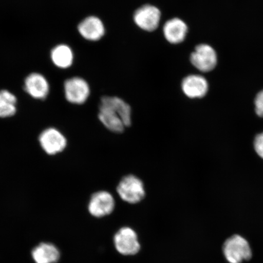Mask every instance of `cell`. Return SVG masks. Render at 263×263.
<instances>
[{
  "label": "cell",
  "mask_w": 263,
  "mask_h": 263,
  "mask_svg": "<svg viewBox=\"0 0 263 263\" xmlns=\"http://www.w3.org/2000/svg\"><path fill=\"white\" fill-rule=\"evenodd\" d=\"M98 119L111 133L121 134L132 124L131 107L119 97H103L99 106Z\"/></svg>",
  "instance_id": "6da1fadb"
},
{
  "label": "cell",
  "mask_w": 263,
  "mask_h": 263,
  "mask_svg": "<svg viewBox=\"0 0 263 263\" xmlns=\"http://www.w3.org/2000/svg\"><path fill=\"white\" fill-rule=\"evenodd\" d=\"M38 142L46 155L54 157L65 152L68 145L67 137L55 127H48L43 130L38 136Z\"/></svg>",
  "instance_id": "7a4b0ae2"
},
{
  "label": "cell",
  "mask_w": 263,
  "mask_h": 263,
  "mask_svg": "<svg viewBox=\"0 0 263 263\" xmlns=\"http://www.w3.org/2000/svg\"><path fill=\"white\" fill-rule=\"evenodd\" d=\"M117 192L121 200L129 204H137L146 196L143 181L133 174L123 177L118 184Z\"/></svg>",
  "instance_id": "3957f363"
},
{
  "label": "cell",
  "mask_w": 263,
  "mask_h": 263,
  "mask_svg": "<svg viewBox=\"0 0 263 263\" xmlns=\"http://www.w3.org/2000/svg\"><path fill=\"white\" fill-rule=\"evenodd\" d=\"M223 255L230 263H242L252 258L249 242L242 236L235 235L227 239L223 247Z\"/></svg>",
  "instance_id": "277c9868"
},
{
  "label": "cell",
  "mask_w": 263,
  "mask_h": 263,
  "mask_svg": "<svg viewBox=\"0 0 263 263\" xmlns=\"http://www.w3.org/2000/svg\"><path fill=\"white\" fill-rule=\"evenodd\" d=\"M114 243L117 251L124 256L136 255L141 250L137 232L129 227L118 230L114 236Z\"/></svg>",
  "instance_id": "5b68a950"
},
{
  "label": "cell",
  "mask_w": 263,
  "mask_h": 263,
  "mask_svg": "<svg viewBox=\"0 0 263 263\" xmlns=\"http://www.w3.org/2000/svg\"><path fill=\"white\" fill-rule=\"evenodd\" d=\"M115 208V200L111 194L107 191H99L92 195L88 203L90 215L102 218L112 213Z\"/></svg>",
  "instance_id": "8992f818"
},
{
  "label": "cell",
  "mask_w": 263,
  "mask_h": 263,
  "mask_svg": "<svg viewBox=\"0 0 263 263\" xmlns=\"http://www.w3.org/2000/svg\"><path fill=\"white\" fill-rule=\"evenodd\" d=\"M64 92L65 99L68 103L75 105L85 103L90 93L87 82L78 77L69 79L65 82Z\"/></svg>",
  "instance_id": "52a82bcc"
},
{
  "label": "cell",
  "mask_w": 263,
  "mask_h": 263,
  "mask_svg": "<svg viewBox=\"0 0 263 263\" xmlns=\"http://www.w3.org/2000/svg\"><path fill=\"white\" fill-rule=\"evenodd\" d=\"M161 20V12L156 6L145 5L141 6L135 12L134 21L143 30L153 32L159 27Z\"/></svg>",
  "instance_id": "ba28073f"
},
{
  "label": "cell",
  "mask_w": 263,
  "mask_h": 263,
  "mask_svg": "<svg viewBox=\"0 0 263 263\" xmlns=\"http://www.w3.org/2000/svg\"><path fill=\"white\" fill-rule=\"evenodd\" d=\"M192 64L199 70L209 72L213 70L217 64V55L214 49L206 44H201L195 48L191 55Z\"/></svg>",
  "instance_id": "9c48e42d"
},
{
  "label": "cell",
  "mask_w": 263,
  "mask_h": 263,
  "mask_svg": "<svg viewBox=\"0 0 263 263\" xmlns=\"http://www.w3.org/2000/svg\"><path fill=\"white\" fill-rule=\"evenodd\" d=\"M24 89L29 96L35 100H44L49 94V87L44 76L34 73L26 78Z\"/></svg>",
  "instance_id": "30bf717a"
},
{
  "label": "cell",
  "mask_w": 263,
  "mask_h": 263,
  "mask_svg": "<svg viewBox=\"0 0 263 263\" xmlns=\"http://www.w3.org/2000/svg\"><path fill=\"white\" fill-rule=\"evenodd\" d=\"M78 31L86 40L98 41L103 37L105 28L103 22L97 16H90L79 24Z\"/></svg>",
  "instance_id": "8fae6325"
},
{
  "label": "cell",
  "mask_w": 263,
  "mask_h": 263,
  "mask_svg": "<svg viewBox=\"0 0 263 263\" xmlns=\"http://www.w3.org/2000/svg\"><path fill=\"white\" fill-rule=\"evenodd\" d=\"M183 93L190 98H200L205 96L209 89L208 82L199 75H190L183 79L182 83Z\"/></svg>",
  "instance_id": "7c38bea8"
},
{
  "label": "cell",
  "mask_w": 263,
  "mask_h": 263,
  "mask_svg": "<svg viewBox=\"0 0 263 263\" xmlns=\"http://www.w3.org/2000/svg\"><path fill=\"white\" fill-rule=\"evenodd\" d=\"M163 34L166 41L172 44H178L186 37L188 27L185 23L178 18L169 20L163 26Z\"/></svg>",
  "instance_id": "4fadbf2b"
},
{
  "label": "cell",
  "mask_w": 263,
  "mask_h": 263,
  "mask_svg": "<svg viewBox=\"0 0 263 263\" xmlns=\"http://www.w3.org/2000/svg\"><path fill=\"white\" fill-rule=\"evenodd\" d=\"M32 255L36 263H55L59 260L60 253L54 245L42 243L33 250Z\"/></svg>",
  "instance_id": "5bb4252c"
},
{
  "label": "cell",
  "mask_w": 263,
  "mask_h": 263,
  "mask_svg": "<svg viewBox=\"0 0 263 263\" xmlns=\"http://www.w3.org/2000/svg\"><path fill=\"white\" fill-rule=\"evenodd\" d=\"M17 113V98L8 90H0V119H9Z\"/></svg>",
  "instance_id": "9a60e30c"
},
{
  "label": "cell",
  "mask_w": 263,
  "mask_h": 263,
  "mask_svg": "<svg viewBox=\"0 0 263 263\" xmlns=\"http://www.w3.org/2000/svg\"><path fill=\"white\" fill-rule=\"evenodd\" d=\"M51 58L58 67L67 68L73 64V52L68 45H59L52 49Z\"/></svg>",
  "instance_id": "2e32d148"
},
{
  "label": "cell",
  "mask_w": 263,
  "mask_h": 263,
  "mask_svg": "<svg viewBox=\"0 0 263 263\" xmlns=\"http://www.w3.org/2000/svg\"><path fill=\"white\" fill-rule=\"evenodd\" d=\"M255 105L256 113L259 117H263V90L256 95Z\"/></svg>",
  "instance_id": "e0dca14e"
},
{
  "label": "cell",
  "mask_w": 263,
  "mask_h": 263,
  "mask_svg": "<svg viewBox=\"0 0 263 263\" xmlns=\"http://www.w3.org/2000/svg\"><path fill=\"white\" fill-rule=\"evenodd\" d=\"M254 146L256 153L263 159V133L256 137Z\"/></svg>",
  "instance_id": "ac0fdd59"
}]
</instances>
